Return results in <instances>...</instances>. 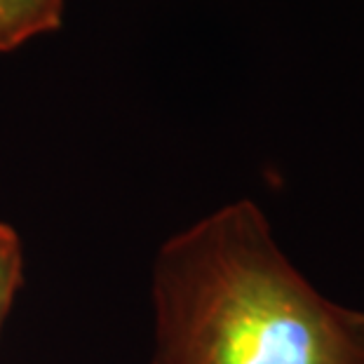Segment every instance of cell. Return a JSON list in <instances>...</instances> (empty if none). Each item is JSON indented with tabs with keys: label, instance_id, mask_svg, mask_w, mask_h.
Segmentation results:
<instances>
[{
	"label": "cell",
	"instance_id": "6da1fadb",
	"mask_svg": "<svg viewBox=\"0 0 364 364\" xmlns=\"http://www.w3.org/2000/svg\"><path fill=\"white\" fill-rule=\"evenodd\" d=\"M153 364H364V311L334 304L235 200L160 247Z\"/></svg>",
	"mask_w": 364,
	"mask_h": 364
},
{
	"label": "cell",
	"instance_id": "7a4b0ae2",
	"mask_svg": "<svg viewBox=\"0 0 364 364\" xmlns=\"http://www.w3.org/2000/svg\"><path fill=\"white\" fill-rule=\"evenodd\" d=\"M64 0H0V54L61 26Z\"/></svg>",
	"mask_w": 364,
	"mask_h": 364
},
{
	"label": "cell",
	"instance_id": "3957f363",
	"mask_svg": "<svg viewBox=\"0 0 364 364\" xmlns=\"http://www.w3.org/2000/svg\"><path fill=\"white\" fill-rule=\"evenodd\" d=\"M21 287V242L10 226L0 223V329Z\"/></svg>",
	"mask_w": 364,
	"mask_h": 364
}]
</instances>
